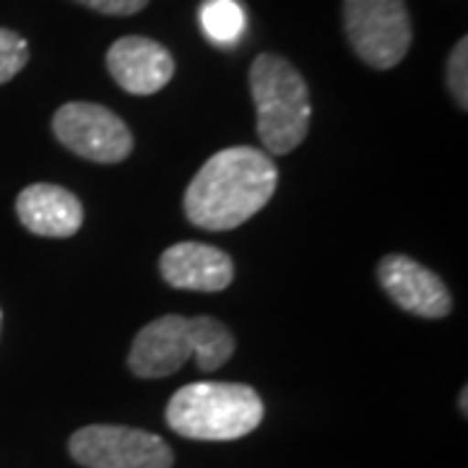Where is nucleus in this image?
I'll return each instance as SVG.
<instances>
[{"instance_id":"obj_2","label":"nucleus","mask_w":468,"mask_h":468,"mask_svg":"<svg viewBox=\"0 0 468 468\" xmlns=\"http://www.w3.org/2000/svg\"><path fill=\"white\" fill-rule=\"evenodd\" d=\"M232 354L234 335L221 320L211 315H162L135 334L128 369L135 378L159 380L180 372L187 359H196L201 372H214L227 365Z\"/></svg>"},{"instance_id":"obj_13","label":"nucleus","mask_w":468,"mask_h":468,"mask_svg":"<svg viewBox=\"0 0 468 468\" xmlns=\"http://www.w3.org/2000/svg\"><path fill=\"white\" fill-rule=\"evenodd\" d=\"M29 63V45L21 34L0 29V86L8 84Z\"/></svg>"},{"instance_id":"obj_16","label":"nucleus","mask_w":468,"mask_h":468,"mask_svg":"<svg viewBox=\"0 0 468 468\" xmlns=\"http://www.w3.org/2000/svg\"><path fill=\"white\" fill-rule=\"evenodd\" d=\"M468 388H463V390H461V399H458V406H461V414H463V417H468Z\"/></svg>"},{"instance_id":"obj_3","label":"nucleus","mask_w":468,"mask_h":468,"mask_svg":"<svg viewBox=\"0 0 468 468\" xmlns=\"http://www.w3.org/2000/svg\"><path fill=\"white\" fill-rule=\"evenodd\" d=\"M266 417L263 399L242 383L183 385L167 403L169 430L187 440L229 442L250 435Z\"/></svg>"},{"instance_id":"obj_15","label":"nucleus","mask_w":468,"mask_h":468,"mask_svg":"<svg viewBox=\"0 0 468 468\" xmlns=\"http://www.w3.org/2000/svg\"><path fill=\"white\" fill-rule=\"evenodd\" d=\"M73 3L104 16H133L149 5V0H73Z\"/></svg>"},{"instance_id":"obj_7","label":"nucleus","mask_w":468,"mask_h":468,"mask_svg":"<svg viewBox=\"0 0 468 468\" xmlns=\"http://www.w3.org/2000/svg\"><path fill=\"white\" fill-rule=\"evenodd\" d=\"M70 458L84 468H172V448L154 432L117 424H89L68 440Z\"/></svg>"},{"instance_id":"obj_12","label":"nucleus","mask_w":468,"mask_h":468,"mask_svg":"<svg viewBox=\"0 0 468 468\" xmlns=\"http://www.w3.org/2000/svg\"><path fill=\"white\" fill-rule=\"evenodd\" d=\"M201 27L214 45L229 48L245 34L248 18L237 0H206L201 8Z\"/></svg>"},{"instance_id":"obj_17","label":"nucleus","mask_w":468,"mask_h":468,"mask_svg":"<svg viewBox=\"0 0 468 468\" xmlns=\"http://www.w3.org/2000/svg\"><path fill=\"white\" fill-rule=\"evenodd\" d=\"M0 325H3V310H0Z\"/></svg>"},{"instance_id":"obj_4","label":"nucleus","mask_w":468,"mask_h":468,"mask_svg":"<svg viewBox=\"0 0 468 468\" xmlns=\"http://www.w3.org/2000/svg\"><path fill=\"white\" fill-rule=\"evenodd\" d=\"M248 81L258 115V135L266 154L286 156L300 149L313 117L304 76L282 55L263 52L252 60Z\"/></svg>"},{"instance_id":"obj_6","label":"nucleus","mask_w":468,"mask_h":468,"mask_svg":"<svg viewBox=\"0 0 468 468\" xmlns=\"http://www.w3.org/2000/svg\"><path fill=\"white\" fill-rule=\"evenodd\" d=\"M55 138L94 165H120L133 154V133L110 107L94 101H68L52 115Z\"/></svg>"},{"instance_id":"obj_14","label":"nucleus","mask_w":468,"mask_h":468,"mask_svg":"<svg viewBox=\"0 0 468 468\" xmlns=\"http://www.w3.org/2000/svg\"><path fill=\"white\" fill-rule=\"evenodd\" d=\"M448 89L461 110H468V39H458L448 58Z\"/></svg>"},{"instance_id":"obj_8","label":"nucleus","mask_w":468,"mask_h":468,"mask_svg":"<svg viewBox=\"0 0 468 468\" xmlns=\"http://www.w3.org/2000/svg\"><path fill=\"white\" fill-rule=\"evenodd\" d=\"M378 282L383 292L403 313L424 320L448 318L452 294L435 271L417 263L414 258L390 252L378 263Z\"/></svg>"},{"instance_id":"obj_11","label":"nucleus","mask_w":468,"mask_h":468,"mask_svg":"<svg viewBox=\"0 0 468 468\" xmlns=\"http://www.w3.org/2000/svg\"><path fill=\"white\" fill-rule=\"evenodd\" d=\"M16 217L37 237L66 239L84 227V206L63 185L34 183L18 193Z\"/></svg>"},{"instance_id":"obj_10","label":"nucleus","mask_w":468,"mask_h":468,"mask_svg":"<svg viewBox=\"0 0 468 468\" xmlns=\"http://www.w3.org/2000/svg\"><path fill=\"white\" fill-rule=\"evenodd\" d=\"M159 273L172 289L214 294L234 282V261L229 252L206 242H177L162 252Z\"/></svg>"},{"instance_id":"obj_5","label":"nucleus","mask_w":468,"mask_h":468,"mask_svg":"<svg viewBox=\"0 0 468 468\" xmlns=\"http://www.w3.org/2000/svg\"><path fill=\"white\" fill-rule=\"evenodd\" d=\"M344 32L369 68H396L411 48L414 29L403 0H344Z\"/></svg>"},{"instance_id":"obj_1","label":"nucleus","mask_w":468,"mask_h":468,"mask_svg":"<svg viewBox=\"0 0 468 468\" xmlns=\"http://www.w3.org/2000/svg\"><path fill=\"white\" fill-rule=\"evenodd\" d=\"M279 185L271 154L255 146H232L206 159L185 190V217L206 232H227L250 221Z\"/></svg>"},{"instance_id":"obj_9","label":"nucleus","mask_w":468,"mask_h":468,"mask_svg":"<svg viewBox=\"0 0 468 468\" xmlns=\"http://www.w3.org/2000/svg\"><path fill=\"white\" fill-rule=\"evenodd\" d=\"M107 70L122 91L133 97H151L172 81L175 58L156 39L131 34L120 37L107 50Z\"/></svg>"}]
</instances>
